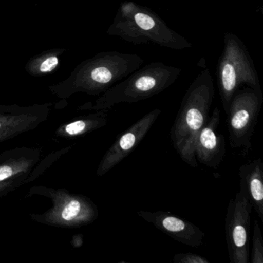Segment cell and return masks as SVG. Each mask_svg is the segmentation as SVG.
I'll list each match as a JSON object with an SVG mask.
<instances>
[{
  "label": "cell",
  "mask_w": 263,
  "mask_h": 263,
  "mask_svg": "<svg viewBox=\"0 0 263 263\" xmlns=\"http://www.w3.org/2000/svg\"><path fill=\"white\" fill-rule=\"evenodd\" d=\"M215 86L209 68L201 70L186 90L170 132L174 148L181 160L198 167L195 144L201 129L209 120L215 98Z\"/></svg>",
  "instance_id": "1"
},
{
  "label": "cell",
  "mask_w": 263,
  "mask_h": 263,
  "mask_svg": "<svg viewBox=\"0 0 263 263\" xmlns=\"http://www.w3.org/2000/svg\"><path fill=\"white\" fill-rule=\"evenodd\" d=\"M144 63V59L135 53L102 52L83 62L72 78L52 87L51 91L61 98L78 92L100 95L142 67Z\"/></svg>",
  "instance_id": "2"
},
{
  "label": "cell",
  "mask_w": 263,
  "mask_h": 263,
  "mask_svg": "<svg viewBox=\"0 0 263 263\" xmlns=\"http://www.w3.org/2000/svg\"><path fill=\"white\" fill-rule=\"evenodd\" d=\"M107 33L135 45L152 44L173 50L192 47L185 37L169 27L156 13L132 1L120 5Z\"/></svg>",
  "instance_id": "3"
},
{
  "label": "cell",
  "mask_w": 263,
  "mask_h": 263,
  "mask_svg": "<svg viewBox=\"0 0 263 263\" xmlns=\"http://www.w3.org/2000/svg\"><path fill=\"white\" fill-rule=\"evenodd\" d=\"M179 67L163 62H152L141 67L104 92L95 102H89L78 110H110L117 104H132L162 93L176 82Z\"/></svg>",
  "instance_id": "4"
},
{
  "label": "cell",
  "mask_w": 263,
  "mask_h": 263,
  "mask_svg": "<svg viewBox=\"0 0 263 263\" xmlns=\"http://www.w3.org/2000/svg\"><path fill=\"white\" fill-rule=\"evenodd\" d=\"M216 78L226 113L234 95L242 86L261 90L253 60L244 43L234 33H224L223 50L217 64Z\"/></svg>",
  "instance_id": "5"
},
{
  "label": "cell",
  "mask_w": 263,
  "mask_h": 263,
  "mask_svg": "<svg viewBox=\"0 0 263 263\" xmlns=\"http://www.w3.org/2000/svg\"><path fill=\"white\" fill-rule=\"evenodd\" d=\"M41 195L51 201L52 206L42 214H33L31 219L53 227L73 229L91 224L99 215L98 207L88 197L64 189L33 186L27 197Z\"/></svg>",
  "instance_id": "6"
},
{
  "label": "cell",
  "mask_w": 263,
  "mask_h": 263,
  "mask_svg": "<svg viewBox=\"0 0 263 263\" xmlns=\"http://www.w3.org/2000/svg\"><path fill=\"white\" fill-rule=\"evenodd\" d=\"M263 104V92L246 87L235 93L229 104L228 115L229 144L232 148L249 151Z\"/></svg>",
  "instance_id": "7"
},
{
  "label": "cell",
  "mask_w": 263,
  "mask_h": 263,
  "mask_svg": "<svg viewBox=\"0 0 263 263\" xmlns=\"http://www.w3.org/2000/svg\"><path fill=\"white\" fill-rule=\"evenodd\" d=\"M252 206L239 189L229 201L224 220L226 243L231 263H249Z\"/></svg>",
  "instance_id": "8"
},
{
  "label": "cell",
  "mask_w": 263,
  "mask_h": 263,
  "mask_svg": "<svg viewBox=\"0 0 263 263\" xmlns=\"http://www.w3.org/2000/svg\"><path fill=\"white\" fill-rule=\"evenodd\" d=\"M161 114V109H154L120 135L103 156L97 169V175L104 176L127 158L145 138Z\"/></svg>",
  "instance_id": "9"
},
{
  "label": "cell",
  "mask_w": 263,
  "mask_h": 263,
  "mask_svg": "<svg viewBox=\"0 0 263 263\" xmlns=\"http://www.w3.org/2000/svg\"><path fill=\"white\" fill-rule=\"evenodd\" d=\"M51 107L50 103L29 107L0 105V143L37 128L47 121Z\"/></svg>",
  "instance_id": "10"
},
{
  "label": "cell",
  "mask_w": 263,
  "mask_h": 263,
  "mask_svg": "<svg viewBox=\"0 0 263 263\" xmlns=\"http://www.w3.org/2000/svg\"><path fill=\"white\" fill-rule=\"evenodd\" d=\"M138 216L155 228L172 237L175 241L191 246L199 247L202 245L205 234L190 221L175 216L167 212L139 211Z\"/></svg>",
  "instance_id": "11"
},
{
  "label": "cell",
  "mask_w": 263,
  "mask_h": 263,
  "mask_svg": "<svg viewBox=\"0 0 263 263\" xmlns=\"http://www.w3.org/2000/svg\"><path fill=\"white\" fill-rule=\"evenodd\" d=\"M220 120L221 113L219 109L215 107L200 132L195 144L197 161L211 168H218L226 156V140L221 134L218 133Z\"/></svg>",
  "instance_id": "12"
},
{
  "label": "cell",
  "mask_w": 263,
  "mask_h": 263,
  "mask_svg": "<svg viewBox=\"0 0 263 263\" xmlns=\"http://www.w3.org/2000/svg\"><path fill=\"white\" fill-rule=\"evenodd\" d=\"M39 147H21L0 154V182L10 180L26 181L41 159Z\"/></svg>",
  "instance_id": "13"
},
{
  "label": "cell",
  "mask_w": 263,
  "mask_h": 263,
  "mask_svg": "<svg viewBox=\"0 0 263 263\" xmlns=\"http://www.w3.org/2000/svg\"><path fill=\"white\" fill-rule=\"evenodd\" d=\"M240 189L247 195L252 209L263 221V163L255 159L239 167Z\"/></svg>",
  "instance_id": "14"
},
{
  "label": "cell",
  "mask_w": 263,
  "mask_h": 263,
  "mask_svg": "<svg viewBox=\"0 0 263 263\" xmlns=\"http://www.w3.org/2000/svg\"><path fill=\"white\" fill-rule=\"evenodd\" d=\"M109 110H97L95 113L83 115L60 126L55 135L63 139H72L102 128L108 122Z\"/></svg>",
  "instance_id": "15"
},
{
  "label": "cell",
  "mask_w": 263,
  "mask_h": 263,
  "mask_svg": "<svg viewBox=\"0 0 263 263\" xmlns=\"http://www.w3.org/2000/svg\"><path fill=\"white\" fill-rule=\"evenodd\" d=\"M72 145L68 147H64L59 151L51 152L48 154L43 160H40L38 164L35 166L34 168L32 171L31 173L29 175L28 178L26 179L25 184H30L33 182L35 180L41 176L47 169L50 168L58 160H59L61 157L64 156L66 154L68 153L71 150Z\"/></svg>",
  "instance_id": "16"
},
{
  "label": "cell",
  "mask_w": 263,
  "mask_h": 263,
  "mask_svg": "<svg viewBox=\"0 0 263 263\" xmlns=\"http://www.w3.org/2000/svg\"><path fill=\"white\" fill-rule=\"evenodd\" d=\"M252 252L249 257L251 263H263V238L257 220L254 221L252 237Z\"/></svg>",
  "instance_id": "17"
},
{
  "label": "cell",
  "mask_w": 263,
  "mask_h": 263,
  "mask_svg": "<svg viewBox=\"0 0 263 263\" xmlns=\"http://www.w3.org/2000/svg\"><path fill=\"white\" fill-rule=\"evenodd\" d=\"M59 63L60 60L58 55L50 53L44 57H41L36 63L33 64L32 73L38 76V75H45L52 73L53 70H56L57 67L59 65Z\"/></svg>",
  "instance_id": "18"
},
{
  "label": "cell",
  "mask_w": 263,
  "mask_h": 263,
  "mask_svg": "<svg viewBox=\"0 0 263 263\" xmlns=\"http://www.w3.org/2000/svg\"><path fill=\"white\" fill-rule=\"evenodd\" d=\"M171 261L174 263H210L204 257L191 252L176 254Z\"/></svg>",
  "instance_id": "19"
},
{
  "label": "cell",
  "mask_w": 263,
  "mask_h": 263,
  "mask_svg": "<svg viewBox=\"0 0 263 263\" xmlns=\"http://www.w3.org/2000/svg\"><path fill=\"white\" fill-rule=\"evenodd\" d=\"M24 184H25L24 180H10L0 182V198L16 190Z\"/></svg>",
  "instance_id": "20"
},
{
  "label": "cell",
  "mask_w": 263,
  "mask_h": 263,
  "mask_svg": "<svg viewBox=\"0 0 263 263\" xmlns=\"http://www.w3.org/2000/svg\"><path fill=\"white\" fill-rule=\"evenodd\" d=\"M83 242H84V237L81 234L74 235L73 237L72 245H73V247H81V246H82Z\"/></svg>",
  "instance_id": "21"
}]
</instances>
